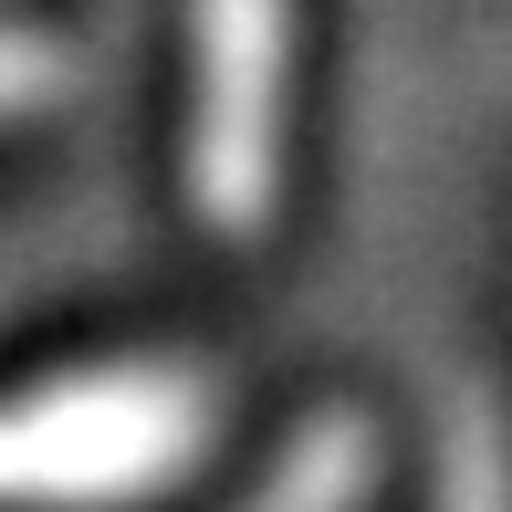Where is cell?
Instances as JSON below:
<instances>
[{"label":"cell","instance_id":"1","mask_svg":"<svg viewBox=\"0 0 512 512\" xmlns=\"http://www.w3.org/2000/svg\"><path fill=\"white\" fill-rule=\"evenodd\" d=\"M220 387L199 366H105L0 398V512H136L199 471Z\"/></svg>","mask_w":512,"mask_h":512},{"label":"cell","instance_id":"4","mask_svg":"<svg viewBox=\"0 0 512 512\" xmlns=\"http://www.w3.org/2000/svg\"><path fill=\"white\" fill-rule=\"evenodd\" d=\"M63 74H74V63H63L42 32H0V115H32Z\"/></svg>","mask_w":512,"mask_h":512},{"label":"cell","instance_id":"2","mask_svg":"<svg viewBox=\"0 0 512 512\" xmlns=\"http://www.w3.org/2000/svg\"><path fill=\"white\" fill-rule=\"evenodd\" d=\"M189 209L230 241L272 220L283 189V84H293V0H189Z\"/></svg>","mask_w":512,"mask_h":512},{"label":"cell","instance_id":"3","mask_svg":"<svg viewBox=\"0 0 512 512\" xmlns=\"http://www.w3.org/2000/svg\"><path fill=\"white\" fill-rule=\"evenodd\" d=\"M366 481H377V429L366 418H324L314 439H293V460L262 481L251 512H356Z\"/></svg>","mask_w":512,"mask_h":512}]
</instances>
